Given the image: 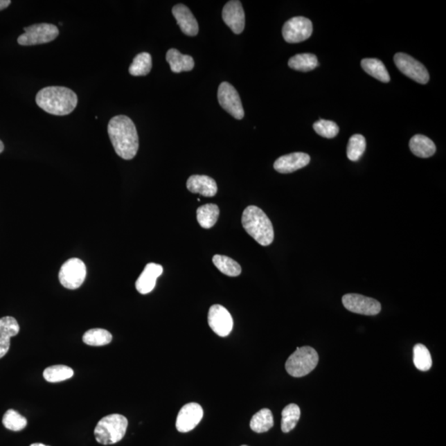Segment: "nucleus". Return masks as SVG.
<instances>
[{"mask_svg":"<svg viewBox=\"0 0 446 446\" xmlns=\"http://www.w3.org/2000/svg\"><path fill=\"white\" fill-rule=\"evenodd\" d=\"M108 134L118 157L127 161L136 157L139 149V137L130 118L125 115L115 116L109 123Z\"/></svg>","mask_w":446,"mask_h":446,"instance_id":"1","label":"nucleus"},{"mask_svg":"<svg viewBox=\"0 0 446 446\" xmlns=\"http://www.w3.org/2000/svg\"><path fill=\"white\" fill-rule=\"evenodd\" d=\"M38 107L46 113L66 116L72 113L78 105V97L73 90L62 87L42 89L36 96Z\"/></svg>","mask_w":446,"mask_h":446,"instance_id":"2","label":"nucleus"},{"mask_svg":"<svg viewBox=\"0 0 446 446\" xmlns=\"http://www.w3.org/2000/svg\"><path fill=\"white\" fill-rule=\"evenodd\" d=\"M242 226L260 245L267 247L274 241V227L269 218L256 206H249L242 213Z\"/></svg>","mask_w":446,"mask_h":446,"instance_id":"3","label":"nucleus"},{"mask_svg":"<svg viewBox=\"0 0 446 446\" xmlns=\"http://www.w3.org/2000/svg\"><path fill=\"white\" fill-rule=\"evenodd\" d=\"M127 419L123 415L106 416L98 422L94 429V436L98 443L108 445L119 443L126 434Z\"/></svg>","mask_w":446,"mask_h":446,"instance_id":"4","label":"nucleus"},{"mask_svg":"<svg viewBox=\"0 0 446 446\" xmlns=\"http://www.w3.org/2000/svg\"><path fill=\"white\" fill-rule=\"evenodd\" d=\"M319 354L310 346L298 347L287 359L285 368L288 374L295 378L306 376L314 370L319 364Z\"/></svg>","mask_w":446,"mask_h":446,"instance_id":"5","label":"nucleus"},{"mask_svg":"<svg viewBox=\"0 0 446 446\" xmlns=\"http://www.w3.org/2000/svg\"><path fill=\"white\" fill-rule=\"evenodd\" d=\"M25 33L18 38L21 46H35L48 44L57 39L59 29L50 24H37L24 28Z\"/></svg>","mask_w":446,"mask_h":446,"instance_id":"6","label":"nucleus"},{"mask_svg":"<svg viewBox=\"0 0 446 446\" xmlns=\"http://www.w3.org/2000/svg\"><path fill=\"white\" fill-rule=\"evenodd\" d=\"M87 269L82 260L71 258L63 264L59 272V280L68 289H79L87 278Z\"/></svg>","mask_w":446,"mask_h":446,"instance_id":"7","label":"nucleus"},{"mask_svg":"<svg viewBox=\"0 0 446 446\" xmlns=\"http://www.w3.org/2000/svg\"><path fill=\"white\" fill-rule=\"evenodd\" d=\"M394 62L403 75L417 83L426 84L430 79L427 68L409 55L397 53L394 55Z\"/></svg>","mask_w":446,"mask_h":446,"instance_id":"8","label":"nucleus"},{"mask_svg":"<svg viewBox=\"0 0 446 446\" xmlns=\"http://www.w3.org/2000/svg\"><path fill=\"white\" fill-rule=\"evenodd\" d=\"M217 98L223 109L235 119L241 120L245 116L241 98L233 85L222 82L218 87Z\"/></svg>","mask_w":446,"mask_h":446,"instance_id":"9","label":"nucleus"},{"mask_svg":"<svg viewBox=\"0 0 446 446\" xmlns=\"http://www.w3.org/2000/svg\"><path fill=\"white\" fill-rule=\"evenodd\" d=\"M312 23L304 17H294L287 21L283 27L282 33L289 44H299L310 38L312 34Z\"/></svg>","mask_w":446,"mask_h":446,"instance_id":"10","label":"nucleus"},{"mask_svg":"<svg viewBox=\"0 0 446 446\" xmlns=\"http://www.w3.org/2000/svg\"><path fill=\"white\" fill-rule=\"evenodd\" d=\"M343 305L347 310L366 316H375L381 311V304L377 300L366 296L349 294L343 296Z\"/></svg>","mask_w":446,"mask_h":446,"instance_id":"11","label":"nucleus"},{"mask_svg":"<svg viewBox=\"0 0 446 446\" xmlns=\"http://www.w3.org/2000/svg\"><path fill=\"white\" fill-rule=\"evenodd\" d=\"M208 320L210 328L220 337H227L233 331V317L223 306L216 304L210 307Z\"/></svg>","mask_w":446,"mask_h":446,"instance_id":"12","label":"nucleus"},{"mask_svg":"<svg viewBox=\"0 0 446 446\" xmlns=\"http://www.w3.org/2000/svg\"><path fill=\"white\" fill-rule=\"evenodd\" d=\"M203 417V407L196 402L188 403L180 409L175 426L179 432L186 433L194 430Z\"/></svg>","mask_w":446,"mask_h":446,"instance_id":"13","label":"nucleus"},{"mask_svg":"<svg viewBox=\"0 0 446 446\" xmlns=\"http://www.w3.org/2000/svg\"><path fill=\"white\" fill-rule=\"evenodd\" d=\"M222 19L235 34H241L245 28V12L238 0L227 2L222 10Z\"/></svg>","mask_w":446,"mask_h":446,"instance_id":"14","label":"nucleus"},{"mask_svg":"<svg viewBox=\"0 0 446 446\" xmlns=\"http://www.w3.org/2000/svg\"><path fill=\"white\" fill-rule=\"evenodd\" d=\"M310 157L306 153H291L277 159L274 162V168L281 174L293 173L310 164Z\"/></svg>","mask_w":446,"mask_h":446,"instance_id":"15","label":"nucleus"},{"mask_svg":"<svg viewBox=\"0 0 446 446\" xmlns=\"http://www.w3.org/2000/svg\"><path fill=\"white\" fill-rule=\"evenodd\" d=\"M172 14L184 34L195 37L199 33V24L187 6L181 3L177 4L172 8Z\"/></svg>","mask_w":446,"mask_h":446,"instance_id":"16","label":"nucleus"},{"mask_svg":"<svg viewBox=\"0 0 446 446\" xmlns=\"http://www.w3.org/2000/svg\"><path fill=\"white\" fill-rule=\"evenodd\" d=\"M163 273L161 265L149 263L136 282V289L141 294H148L155 289L157 280Z\"/></svg>","mask_w":446,"mask_h":446,"instance_id":"17","label":"nucleus"},{"mask_svg":"<svg viewBox=\"0 0 446 446\" xmlns=\"http://www.w3.org/2000/svg\"><path fill=\"white\" fill-rule=\"evenodd\" d=\"M186 186L193 194H199L204 197H213L217 193L215 180L207 175H192L188 179Z\"/></svg>","mask_w":446,"mask_h":446,"instance_id":"18","label":"nucleus"},{"mask_svg":"<svg viewBox=\"0 0 446 446\" xmlns=\"http://www.w3.org/2000/svg\"><path fill=\"white\" fill-rule=\"evenodd\" d=\"M18 321L12 316L0 319V359L8 353L10 348V339L19 332Z\"/></svg>","mask_w":446,"mask_h":446,"instance_id":"19","label":"nucleus"},{"mask_svg":"<svg viewBox=\"0 0 446 446\" xmlns=\"http://www.w3.org/2000/svg\"><path fill=\"white\" fill-rule=\"evenodd\" d=\"M166 61L174 73L190 71L195 67V61L190 55L180 53L177 49H170L166 53Z\"/></svg>","mask_w":446,"mask_h":446,"instance_id":"20","label":"nucleus"},{"mask_svg":"<svg viewBox=\"0 0 446 446\" xmlns=\"http://www.w3.org/2000/svg\"><path fill=\"white\" fill-rule=\"evenodd\" d=\"M411 152L416 157L429 158L434 155L436 151V145L433 141L423 135H415L409 141Z\"/></svg>","mask_w":446,"mask_h":446,"instance_id":"21","label":"nucleus"},{"mask_svg":"<svg viewBox=\"0 0 446 446\" xmlns=\"http://www.w3.org/2000/svg\"><path fill=\"white\" fill-rule=\"evenodd\" d=\"M220 210L216 204H208L197 209V220L204 229H210L216 224Z\"/></svg>","mask_w":446,"mask_h":446,"instance_id":"22","label":"nucleus"},{"mask_svg":"<svg viewBox=\"0 0 446 446\" xmlns=\"http://www.w3.org/2000/svg\"><path fill=\"white\" fill-rule=\"evenodd\" d=\"M362 66L363 70L381 82L389 83L390 75L384 64L379 59L366 58L362 60Z\"/></svg>","mask_w":446,"mask_h":446,"instance_id":"23","label":"nucleus"},{"mask_svg":"<svg viewBox=\"0 0 446 446\" xmlns=\"http://www.w3.org/2000/svg\"><path fill=\"white\" fill-rule=\"evenodd\" d=\"M289 66L294 71L307 72L319 66V61L314 54H298L289 59Z\"/></svg>","mask_w":446,"mask_h":446,"instance_id":"24","label":"nucleus"},{"mask_svg":"<svg viewBox=\"0 0 446 446\" xmlns=\"http://www.w3.org/2000/svg\"><path fill=\"white\" fill-rule=\"evenodd\" d=\"M250 427L256 433L267 432L274 427V418L271 411L263 409L253 416Z\"/></svg>","mask_w":446,"mask_h":446,"instance_id":"25","label":"nucleus"},{"mask_svg":"<svg viewBox=\"0 0 446 446\" xmlns=\"http://www.w3.org/2000/svg\"><path fill=\"white\" fill-rule=\"evenodd\" d=\"M213 262L218 270L227 276L237 277L242 273L241 265L230 257L215 255L213 256Z\"/></svg>","mask_w":446,"mask_h":446,"instance_id":"26","label":"nucleus"},{"mask_svg":"<svg viewBox=\"0 0 446 446\" xmlns=\"http://www.w3.org/2000/svg\"><path fill=\"white\" fill-rule=\"evenodd\" d=\"M152 59L151 54L141 53L136 55L130 67V73L134 76H145L151 72Z\"/></svg>","mask_w":446,"mask_h":446,"instance_id":"27","label":"nucleus"},{"mask_svg":"<svg viewBox=\"0 0 446 446\" xmlns=\"http://www.w3.org/2000/svg\"><path fill=\"white\" fill-rule=\"evenodd\" d=\"M113 340L112 334L105 329L93 328L85 332L83 341L85 344L91 346H102L109 345Z\"/></svg>","mask_w":446,"mask_h":446,"instance_id":"28","label":"nucleus"},{"mask_svg":"<svg viewBox=\"0 0 446 446\" xmlns=\"http://www.w3.org/2000/svg\"><path fill=\"white\" fill-rule=\"evenodd\" d=\"M300 416H301V411L298 405L291 403L285 407L282 411V431L288 433L293 430L299 421Z\"/></svg>","mask_w":446,"mask_h":446,"instance_id":"29","label":"nucleus"},{"mask_svg":"<svg viewBox=\"0 0 446 446\" xmlns=\"http://www.w3.org/2000/svg\"><path fill=\"white\" fill-rule=\"evenodd\" d=\"M366 149V140L364 136L355 134L350 137L347 145V157L351 161H358Z\"/></svg>","mask_w":446,"mask_h":446,"instance_id":"30","label":"nucleus"},{"mask_svg":"<svg viewBox=\"0 0 446 446\" xmlns=\"http://www.w3.org/2000/svg\"><path fill=\"white\" fill-rule=\"evenodd\" d=\"M74 371L66 366H53L46 368L44 372V379L49 383H58L72 378Z\"/></svg>","mask_w":446,"mask_h":446,"instance_id":"31","label":"nucleus"},{"mask_svg":"<svg viewBox=\"0 0 446 446\" xmlns=\"http://www.w3.org/2000/svg\"><path fill=\"white\" fill-rule=\"evenodd\" d=\"M413 362L416 368L421 371L430 370L432 359L430 351L422 344H417L413 348Z\"/></svg>","mask_w":446,"mask_h":446,"instance_id":"32","label":"nucleus"},{"mask_svg":"<svg viewBox=\"0 0 446 446\" xmlns=\"http://www.w3.org/2000/svg\"><path fill=\"white\" fill-rule=\"evenodd\" d=\"M3 424L8 430L19 431L24 430L28 422L24 416L12 409L8 410L3 415Z\"/></svg>","mask_w":446,"mask_h":446,"instance_id":"33","label":"nucleus"},{"mask_svg":"<svg viewBox=\"0 0 446 446\" xmlns=\"http://www.w3.org/2000/svg\"><path fill=\"white\" fill-rule=\"evenodd\" d=\"M313 130L325 139H333L339 134V127L336 123L328 120L320 119L313 124Z\"/></svg>","mask_w":446,"mask_h":446,"instance_id":"34","label":"nucleus"},{"mask_svg":"<svg viewBox=\"0 0 446 446\" xmlns=\"http://www.w3.org/2000/svg\"><path fill=\"white\" fill-rule=\"evenodd\" d=\"M10 0H0V11L4 10V8H7L10 6Z\"/></svg>","mask_w":446,"mask_h":446,"instance_id":"35","label":"nucleus"},{"mask_svg":"<svg viewBox=\"0 0 446 446\" xmlns=\"http://www.w3.org/2000/svg\"><path fill=\"white\" fill-rule=\"evenodd\" d=\"M3 150H4L3 143H2V141L0 140V154H1L3 152Z\"/></svg>","mask_w":446,"mask_h":446,"instance_id":"36","label":"nucleus"},{"mask_svg":"<svg viewBox=\"0 0 446 446\" xmlns=\"http://www.w3.org/2000/svg\"><path fill=\"white\" fill-rule=\"evenodd\" d=\"M30 446H47V445H45L41 444V443H34V444H33V445H31Z\"/></svg>","mask_w":446,"mask_h":446,"instance_id":"37","label":"nucleus"},{"mask_svg":"<svg viewBox=\"0 0 446 446\" xmlns=\"http://www.w3.org/2000/svg\"><path fill=\"white\" fill-rule=\"evenodd\" d=\"M242 446H248V445H242Z\"/></svg>","mask_w":446,"mask_h":446,"instance_id":"38","label":"nucleus"}]
</instances>
